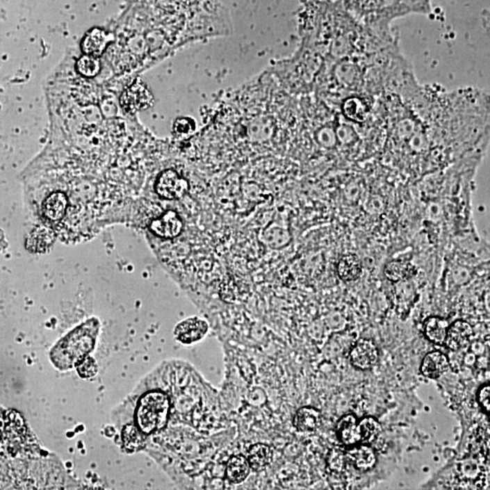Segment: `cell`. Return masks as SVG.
Here are the masks:
<instances>
[{"label": "cell", "instance_id": "cell-1", "mask_svg": "<svg viewBox=\"0 0 490 490\" xmlns=\"http://www.w3.org/2000/svg\"><path fill=\"white\" fill-rule=\"evenodd\" d=\"M54 454L0 460V489H82Z\"/></svg>", "mask_w": 490, "mask_h": 490}, {"label": "cell", "instance_id": "cell-2", "mask_svg": "<svg viewBox=\"0 0 490 490\" xmlns=\"http://www.w3.org/2000/svg\"><path fill=\"white\" fill-rule=\"evenodd\" d=\"M173 415V398L162 388L152 387L133 394L112 411L115 427L130 424L149 441L168 429ZM149 444V443H148Z\"/></svg>", "mask_w": 490, "mask_h": 490}, {"label": "cell", "instance_id": "cell-3", "mask_svg": "<svg viewBox=\"0 0 490 490\" xmlns=\"http://www.w3.org/2000/svg\"><path fill=\"white\" fill-rule=\"evenodd\" d=\"M100 323L96 318L76 327L56 341L49 352V359L56 369H74L80 361L91 354L99 335Z\"/></svg>", "mask_w": 490, "mask_h": 490}, {"label": "cell", "instance_id": "cell-4", "mask_svg": "<svg viewBox=\"0 0 490 490\" xmlns=\"http://www.w3.org/2000/svg\"><path fill=\"white\" fill-rule=\"evenodd\" d=\"M43 453L22 416L0 406V460Z\"/></svg>", "mask_w": 490, "mask_h": 490}, {"label": "cell", "instance_id": "cell-5", "mask_svg": "<svg viewBox=\"0 0 490 490\" xmlns=\"http://www.w3.org/2000/svg\"><path fill=\"white\" fill-rule=\"evenodd\" d=\"M154 190L160 198L165 200H177L189 191V183L177 171L168 169L159 174L154 185Z\"/></svg>", "mask_w": 490, "mask_h": 490}, {"label": "cell", "instance_id": "cell-6", "mask_svg": "<svg viewBox=\"0 0 490 490\" xmlns=\"http://www.w3.org/2000/svg\"><path fill=\"white\" fill-rule=\"evenodd\" d=\"M70 198L64 192L50 193L41 204V215L49 224H61L70 211Z\"/></svg>", "mask_w": 490, "mask_h": 490}, {"label": "cell", "instance_id": "cell-7", "mask_svg": "<svg viewBox=\"0 0 490 490\" xmlns=\"http://www.w3.org/2000/svg\"><path fill=\"white\" fill-rule=\"evenodd\" d=\"M208 329L206 320L198 317L189 318L183 320L174 329V336L179 343L185 345H191L203 340Z\"/></svg>", "mask_w": 490, "mask_h": 490}, {"label": "cell", "instance_id": "cell-8", "mask_svg": "<svg viewBox=\"0 0 490 490\" xmlns=\"http://www.w3.org/2000/svg\"><path fill=\"white\" fill-rule=\"evenodd\" d=\"M183 222L174 211H168L161 216L154 219L150 224V231L154 236L163 239H173L180 236L183 231Z\"/></svg>", "mask_w": 490, "mask_h": 490}, {"label": "cell", "instance_id": "cell-9", "mask_svg": "<svg viewBox=\"0 0 490 490\" xmlns=\"http://www.w3.org/2000/svg\"><path fill=\"white\" fill-rule=\"evenodd\" d=\"M378 359V349L370 340H359L350 352L352 365L359 370L371 369L375 366Z\"/></svg>", "mask_w": 490, "mask_h": 490}, {"label": "cell", "instance_id": "cell-10", "mask_svg": "<svg viewBox=\"0 0 490 490\" xmlns=\"http://www.w3.org/2000/svg\"><path fill=\"white\" fill-rule=\"evenodd\" d=\"M153 97L145 85L135 84L124 92L121 105L126 112H136L147 108L152 104Z\"/></svg>", "mask_w": 490, "mask_h": 490}, {"label": "cell", "instance_id": "cell-11", "mask_svg": "<svg viewBox=\"0 0 490 490\" xmlns=\"http://www.w3.org/2000/svg\"><path fill=\"white\" fill-rule=\"evenodd\" d=\"M473 329L465 320H456L448 327L446 341L445 343L448 349L457 352L465 349L469 345L473 338Z\"/></svg>", "mask_w": 490, "mask_h": 490}, {"label": "cell", "instance_id": "cell-12", "mask_svg": "<svg viewBox=\"0 0 490 490\" xmlns=\"http://www.w3.org/2000/svg\"><path fill=\"white\" fill-rule=\"evenodd\" d=\"M112 41V35L99 28L89 31L83 38L81 47L85 55L98 56L103 54L106 47Z\"/></svg>", "mask_w": 490, "mask_h": 490}, {"label": "cell", "instance_id": "cell-13", "mask_svg": "<svg viewBox=\"0 0 490 490\" xmlns=\"http://www.w3.org/2000/svg\"><path fill=\"white\" fill-rule=\"evenodd\" d=\"M450 370V361L447 356L441 352L427 353L421 364L420 371L427 378L436 379Z\"/></svg>", "mask_w": 490, "mask_h": 490}, {"label": "cell", "instance_id": "cell-14", "mask_svg": "<svg viewBox=\"0 0 490 490\" xmlns=\"http://www.w3.org/2000/svg\"><path fill=\"white\" fill-rule=\"evenodd\" d=\"M347 462H350L356 469L367 472L375 467L377 459L373 448L367 445H354L346 452Z\"/></svg>", "mask_w": 490, "mask_h": 490}, {"label": "cell", "instance_id": "cell-15", "mask_svg": "<svg viewBox=\"0 0 490 490\" xmlns=\"http://www.w3.org/2000/svg\"><path fill=\"white\" fill-rule=\"evenodd\" d=\"M338 439L345 446H354L361 441L357 418L353 415H346L341 418L337 424Z\"/></svg>", "mask_w": 490, "mask_h": 490}, {"label": "cell", "instance_id": "cell-16", "mask_svg": "<svg viewBox=\"0 0 490 490\" xmlns=\"http://www.w3.org/2000/svg\"><path fill=\"white\" fill-rule=\"evenodd\" d=\"M322 417L313 407H302L293 418V425L300 432H313L319 427Z\"/></svg>", "mask_w": 490, "mask_h": 490}, {"label": "cell", "instance_id": "cell-17", "mask_svg": "<svg viewBox=\"0 0 490 490\" xmlns=\"http://www.w3.org/2000/svg\"><path fill=\"white\" fill-rule=\"evenodd\" d=\"M251 466L247 457L236 455L228 460L227 466V477L233 484L243 483L250 475Z\"/></svg>", "mask_w": 490, "mask_h": 490}, {"label": "cell", "instance_id": "cell-18", "mask_svg": "<svg viewBox=\"0 0 490 490\" xmlns=\"http://www.w3.org/2000/svg\"><path fill=\"white\" fill-rule=\"evenodd\" d=\"M448 327L450 325L443 318H427L424 322L425 335L432 343L442 345L446 341Z\"/></svg>", "mask_w": 490, "mask_h": 490}, {"label": "cell", "instance_id": "cell-19", "mask_svg": "<svg viewBox=\"0 0 490 490\" xmlns=\"http://www.w3.org/2000/svg\"><path fill=\"white\" fill-rule=\"evenodd\" d=\"M272 450L268 445L258 443L249 448L247 460L251 468L255 471H264L271 463Z\"/></svg>", "mask_w": 490, "mask_h": 490}, {"label": "cell", "instance_id": "cell-20", "mask_svg": "<svg viewBox=\"0 0 490 490\" xmlns=\"http://www.w3.org/2000/svg\"><path fill=\"white\" fill-rule=\"evenodd\" d=\"M337 272L338 277L344 281H356L362 272L361 261L355 254L344 255L338 261Z\"/></svg>", "mask_w": 490, "mask_h": 490}, {"label": "cell", "instance_id": "cell-21", "mask_svg": "<svg viewBox=\"0 0 490 490\" xmlns=\"http://www.w3.org/2000/svg\"><path fill=\"white\" fill-rule=\"evenodd\" d=\"M385 276L393 283L409 280L417 273V268L403 261H392L385 266Z\"/></svg>", "mask_w": 490, "mask_h": 490}, {"label": "cell", "instance_id": "cell-22", "mask_svg": "<svg viewBox=\"0 0 490 490\" xmlns=\"http://www.w3.org/2000/svg\"><path fill=\"white\" fill-rule=\"evenodd\" d=\"M343 112L349 120L356 122V123H362L369 114V108L364 99L352 97L344 101Z\"/></svg>", "mask_w": 490, "mask_h": 490}, {"label": "cell", "instance_id": "cell-23", "mask_svg": "<svg viewBox=\"0 0 490 490\" xmlns=\"http://www.w3.org/2000/svg\"><path fill=\"white\" fill-rule=\"evenodd\" d=\"M327 467L334 474L343 473L346 468L347 456L343 448L335 447L327 456Z\"/></svg>", "mask_w": 490, "mask_h": 490}, {"label": "cell", "instance_id": "cell-24", "mask_svg": "<svg viewBox=\"0 0 490 490\" xmlns=\"http://www.w3.org/2000/svg\"><path fill=\"white\" fill-rule=\"evenodd\" d=\"M359 427L361 430V441H373L382 432L381 423L373 417L364 418L359 421Z\"/></svg>", "mask_w": 490, "mask_h": 490}, {"label": "cell", "instance_id": "cell-25", "mask_svg": "<svg viewBox=\"0 0 490 490\" xmlns=\"http://www.w3.org/2000/svg\"><path fill=\"white\" fill-rule=\"evenodd\" d=\"M76 70L82 76H96L100 70V62L92 56H83L76 63Z\"/></svg>", "mask_w": 490, "mask_h": 490}, {"label": "cell", "instance_id": "cell-26", "mask_svg": "<svg viewBox=\"0 0 490 490\" xmlns=\"http://www.w3.org/2000/svg\"><path fill=\"white\" fill-rule=\"evenodd\" d=\"M76 370L82 379H90L97 375L98 366L94 358L88 356L76 365Z\"/></svg>", "mask_w": 490, "mask_h": 490}, {"label": "cell", "instance_id": "cell-27", "mask_svg": "<svg viewBox=\"0 0 490 490\" xmlns=\"http://www.w3.org/2000/svg\"><path fill=\"white\" fill-rule=\"evenodd\" d=\"M195 129V123L191 118H178L174 124V130L177 135H189Z\"/></svg>", "mask_w": 490, "mask_h": 490}, {"label": "cell", "instance_id": "cell-28", "mask_svg": "<svg viewBox=\"0 0 490 490\" xmlns=\"http://www.w3.org/2000/svg\"><path fill=\"white\" fill-rule=\"evenodd\" d=\"M489 397H490V387L489 386H484L481 388L479 393H477V400L480 404L481 408L486 414H489L490 405H489Z\"/></svg>", "mask_w": 490, "mask_h": 490}]
</instances>
